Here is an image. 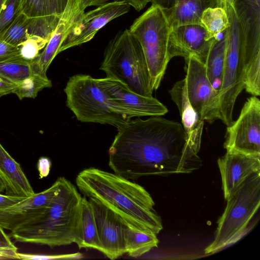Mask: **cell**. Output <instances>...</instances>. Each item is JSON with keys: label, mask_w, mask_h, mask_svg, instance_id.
I'll list each match as a JSON object with an SVG mask.
<instances>
[{"label": "cell", "mask_w": 260, "mask_h": 260, "mask_svg": "<svg viewBox=\"0 0 260 260\" xmlns=\"http://www.w3.org/2000/svg\"><path fill=\"white\" fill-rule=\"evenodd\" d=\"M108 153L113 173L131 180L188 174L202 162L182 125L160 116L137 117L118 127Z\"/></svg>", "instance_id": "1"}, {"label": "cell", "mask_w": 260, "mask_h": 260, "mask_svg": "<svg viewBox=\"0 0 260 260\" xmlns=\"http://www.w3.org/2000/svg\"><path fill=\"white\" fill-rule=\"evenodd\" d=\"M76 183L84 196L100 201L126 223L155 235L162 229L153 199L137 183L114 173L90 167L78 174Z\"/></svg>", "instance_id": "2"}, {"label": "cell", "mask_w": 260, "mask_h": 260, "mask_svg": "<svg viewBox=\"0 0 260 260\" xmlns=\"http://www.w3.org/2000/svg\"><path fill=\"white\" fill-rule=\"evenodd\" d=\"M59 179V190L45 211L31 223L10 232L16 241L51 248L74 243L82 197L67 178Z\"/></svg>", "instance_id": "3"}, {"label": "cell", "mask_w": 260, "mask_h": 260, "mask_svg": "<svg viewBox=\"0 0 260 260\" xmlns=\"http://www.w3.org/2000/svg\"><path fill=\"white\" fill-rule=\"evenodd\" d=\"M64 91L67 106L82 122L110 124L117 128L135 116L120 107L88 75L70 77Z\"/></svg>", "instance_id": "4"}, {"label": "cell", "mask_w": 260, "mask_h": 260, "mask_svg": "<svg viewBox=\"0 0 260 260\" xmlns=\"http://www.w3.org/2000/svg\"><path fill=\"white\" fill-rule=\"evenodd\" d=\"M100 70L133 91L152 96L151 78L146 59L137 39L128 29L119 31L108 44Z\"/></svg>", "instance_id": "5"}, {"label": "cell", "mask_w": 260, "mask_h": 260, "mask_svg": "<svg viewBox=\"0 0 260 260\" xmlns=\"http://www.w3.org/2000/svg\"><path fill=\"white\" fill-rule=\"evenodd\" d=\"M227 204L217 221L213 241L205 254L216 252L240 240L260 205V171L248 177L226 200Z\"/></svg>", "instance_id": "6"}, {"label": "cell", "mask_w": 260, "mask_h": 260, "mask_svg": "<svg viewBox=\"0 0 260 260\" xmlns=\"http://www.w3.org/2000/svg\"><path fill=\"white\" fill-rule=\"evenodd\" d=\"M129 31L137 39L142 48L148 70L152 88L157 90L170 61L168 40L171 27L162 11L151 6L137 18Z\"/></svg>", "instance_id": "7"}, {"label": "cell", "mask_w": 260, "mask_h": 260, "mask_svg": "<svg viewBox=\"0 0 260 260\" xmlns=\"http://www.w3.org/2000/svg\"><path fill=\"white\" fill-rule=\"evenodd\" d=\"M230 25L226 29V43L222 83L218 98V119L226 125L233 122V112L239 94L244 89V66L235 9L227 12Z\"/></svg>", "instance_id": "8"}, {"label": "cell", "mask_w": 260, "mask_h": 260, "mask_svg": "<svg viewBox=\"0 0 260 260\" xmlns=\"http://www.w3.org/2000/svg\"><path fill=\"white\" fill-rule=\"evenodd\" d=\"M244 66V82L260 83V0H235Z\"/></svg>", "instance_id": "9"}, {"label": "cell", "mask_w": 260, "mask_h": 260, "mask_svg": "<svg viewBox=\"0 0 260 260\" xmlns=\"http://www.w3.org/2000/svg\"><path fill=\"white\" fill-rule=\"evenodd\" d=\"M226 151L260 156V101L255 96L244 103L236 121L227 126Z\"/></svg>", "instance_id": "10"}, {"label": "cell", "mask_w": 260, "mask_h": 260, "mask_svg": "<svg viewBox=\"0 0 260 260\" xmlns=\"http://www.w3.org/2000/svg\"><path fill=\"white\" fill-rule=\"evenodd\" d=\"M185 60L188 100L200 119L212 123L218 119V92L211 85L205 64L193 56Z\"/></svg>", "instance_id": "11"}, {"label": "cell", "mask_w": 260, "mask_h": 260, "mask_svg": "<svg viewBox=\"0 0 260 260\" xmlns=\"http://www.w3.org/2000/svg\"><path fill=\"white\" fill-rule=\"evenodd\" d=\"M131 7L125 0L115 1L84 12L73 25L59 52L90 41L109 22L126 14Z\"/></svg>", "instance_id": "12"}, {"label": "cell", "mask_w": 260, "mask_h": 260, "mask_svg": "<svg viewBox=\"0 0 260 260\" xmlns=\"http://www.w3.org/2000/svg\"><path fill=\"white\" fill-rule=\"evenodd\" d=\"M59 178L48 188L0 210V225L10 232L28 224L40 216L59 189Z\"/></svg>", "instance_id": "13"}, {"label": "cell", "mask_w": 260, "mask_h": 260, "mask_svg": "<svg viewBox=\"0 0 260 260\" xmlns=\"http://www.w3.org/2000/svg\"><path fill=\"white\" fill-rule=\"evenodd\" d=\"M96 81L110 98L135 117L160 116L168 112L167 108L156 99L139 94L115 79L106 77L96 79Z\"/></svg>", "instance_id": "14"}, {"label": "cell", "mask_w": 260, "mask_h": 260, "mask_svg": "<svg viewBox=\"0 0 260 260\" xmlns=\"http://www.w3.org/2000/svg\"><path fill=\"white\" fill-rule=\"evenodd\" d=\"M93 209L101 252L110 259H115L126 253L124 240V222L112 210L100 201L89 198Z\"/></svg>", "instance_id": "15"}, {"label": "cell", "mask_w": 260, "mask_h": 260, "mask_svg": "<svg viewBox=\"0 0 260 260\" xmlns=\"http://www.w3.org/2000/svg\"><path fill=\"white\" fill-rule=\"evenodd\" d=\"M214 38H210L200 24H187L171 29L168 40L170 59L176 56L184 59L193 56L205 63Z\"/></svg>", "instance_id": "16"}, {"label": "cell", "mask_w": 260, "mask_h": 260, "mask_svg": "<svg viewBox=\"0 0 260 260\" xmlns=\"http://www.w3.org/2000/svg\"><path fill=\"white\" fill-rule=\"evenodd\" d=\"M217 164L225 200L254 173L260 171V156L226 151L218 158Z\"/></svg>", "instance_id": "17"}, {"label": "cell", "mask_w": 260, "mask_h": 260, "mask_svg": "<svg viewBox=\"0 0 260 260\" xmlns=\"http://www.w3.org/2000/svg\"><path fill=\"white\" fill-rule=\"evenodd\" d=\"M85 12L81 0H69L66 9L43 51L31 62L34 73L46 75L55 57L59 53L61 44L71 31L76 21Z\"/></svg>", "instance_id": "18"}, {"label": "cell", "mask_w": 260, "mask_h": 260, "mask_svg": "<svg viewBox=\"0 0 260 260\" xmlns=\"http://www.w3.org/2000/svg\"><path fill=\"white\" fill-rule=\"evenodd\" d=\"M163 12L171 29L187 24H200L203 11L217 6V0H147Z\"/></svg>", "instance_id": "19"}, {"label": "cell", "mask_w": 260, "mask_h": 260, "mask_svg": "<svg viewBox=\"0 0 260 260\" xmlns=\"http://www.w3.org/2000/svg\"><path fill=\"white\" fill-rule=\"evenodd\" d=\"M169 92L179 110L188 142L199 151L204 121L200 119L188 100L185 78L176 82Z\"/></svg>", "instance_id": "20"}, {"label": "cell", "mask_w": 260, "mask_h": 260, "mask_svg": "<svg viewBox=\"0 0 260 260\" xmlns=\"http://www.w3.org/2000/svg\"><path fill=\"white\" fill-rule=\"evenodd\" d=\"M0 179L5 194L26 198L35 193L21 166L0 143Z\"/></svg>", "instance_id": "21"}, {"label": "cell", "mask_w": 260, "mask_h": 260, "mask_svg": "<svg viewBox=\"0 0 260 260\" xmlns=\"http://www.w3.org/2000/svg\"><path fill=\"white\" fill-rule=\"evenodd\" d=\"M74 243L80 249L101 250V244L93 209L88 200L85 196L82 197L81 201Z\"/></svg>", "instance_id": "22"}, {"label": "cell", "mask_w": 260, "mask_h": 260, "mask_svg": "<svg viewBox=\"0 0 260 260\" xmlns=\"http://www.w3.org/2000/svg\"><path fill=\"white\" fill-rule=\"evenodd\" d=\"M123 233L126 253L131 257H140L158 246L159 240L156 235L142 231L124 222Z\"/></svg>", "instance_id": "23"}, {"label": "cell", "mask_w": 260, "mask_h": 260, "mask_svg": "<svg viewBox=\"0 0 260 260\" xmlns=\"http://www.w3.org/2000/svg\"><path fill=\"white\" fill-rule=\"evenodd\" d=\"M69 0H20L17 14L28 18L49 17L60 19Z\"/></svg>", "instance_id": "24"}, {"label": "cell", "mask_w": 260, "mask_h": 260, "mask_svg": "<svg viewBox=\"0 0 260 260\" xmlns=\"http://www.w3.org/2000/svg\"><path fill=\"white\" fill-rule=\"evenodd\" d=\"M226 31H223L222 37L214 39L205 63L207 76L211 82L214 78L222 80L225 60Z\"/></svg>", "instance_id": "25"}, {"label": "cell", "mask_w": 260, "mask_h": 260, "mask_svg": "<svg viewBox=\"0 0 260 260\" xmlns=\"http://www.w3.org/2000/svg\"><path fill=\"white\" fill-rule=\"evenodd\" d=\"M201 23L210 38H216L230 25L226 11L219 7L205 9L201 16Z\"/></svg>", "instance_id": "26"}, {"label": "cell", "mask_w": 260, "mask_h": 260, "mask_svg": "<svg viewBox=\"0 0 260 260\" xmlns=\"http://www.w3.org/2000/svg\"><path fill=\"white\" fill-rule=\"evenodd\" d=\"M34 74L31 62L19 55L0 61V76L19 84Z\"/></svg>", "instance_id": "27"}, {"label": "cell", "mask_w": 260, "mask_h": 260, "mask_svg": "<svg viewBox=\"0 0 260 260\" xmlns=\"http://www.w3.org/2000/svg\"><path fill=\"white\" fill-rule=\"evenodd\" d=\"M51 86L52 82L46 75L34 73L20 82L13 93L16 94L20 100L25 98L34 99L40 91Z\"/></svg>", "instance_id": "28"}, {"label": "cell", "mask_w": 260, "mask_h": 260, "mask_svg": "<svg viewBox=\"0 0 260 260\" xmlns=\"http://www.w3.org/2000/svg\"><path fill=\"white\" fill-rule=\"evenodd\" d=\"M28 18L22 13L17 14L8 26L0 33V40L18 46L27 39Z\"/></svg>", "instance_id": "29"}, {"label": "cell", "mask_w": 260, "mask_h": 260, "mask_svg": "<svg viewBox=\"0 0 260 260\" xmlns=\"http://www.w3.org/2000/svg\"><path fill=\"white\" fill-rule=\"evenodd\" d=\"M59 20L49 17L28 18L27 37L35 36L49 41Z\"/></svg>", "instance_id": "30"}, {"label": "cell", "mask_w": 260, "mask_h": 260, "mask_svg": "<svg viewBox=\"0 0 260 260\" xmlns=\"http://www.w3.org/2000/svg\"><path fill=\"white\" fill-rule=\"evenodd\" d=\"M48 42L39 37L27 36V39L17 46L19 55L24 60L31 62L38 56L40 51L45 47Z\"/></svg>", "instance_id": "31"}, {"label": "cell", "mask_w": 260, "mask_h": 260, "mask_svg": "<svg viewBox=\"0 0 260 260\" xmlns=\"http://www.w3.org/2000/svg\"><path fill=\"white\" fill-rule=\"evenodd\" d=\"M20 0H7L0 11V33L6 29L17 15Z\"/></svg>", "instance_id": "32"}, {"label": "cell", "mask_w": 260, "mask_h": 260, "mask_svg": "<svg viewBox=\"0 0 260 260\" xmlns=\"http://www.w3.org/2000/svg\"><path fill=\"white\" fill-rule=\"evenodd\" d=\"M19 259L26 260H45L57 259H81L83 255L79 252L58 255L22 253L18 252Z\"/></svg>", "instance_id": "33"}, {"label": "cell", "mask_w": 260, "mask_h": 260, "mask_svg": "<svg viewBox=\"0 0 260 260\" xmlns=\"http://www.w3.org/2000/svg\"><path fill=\"white\" fill-rule=\"evenodd\" d=\"M19 55L17 46L0 40V61Z\"/></svg>", "instance_id": "34"}, {"label": "cell", "mask_w": 260, "mask_h": 260, "mask_svg": "<svg viewBox=\"0 0 260 260\" xmlns=\"http://www.w3.org/2000/svg\"><path fill=\"white\" fill-rule=\"evenodd\" d=\"M18 86V84L0 76V97L13 93Z\"/></svg>", "instance_id": "35"}, {"label": "cell", "mask_w": 260, "mask_h": 260, "mask_svg": "<svg viewBox=\"0 0 260 260\" xmlns=\"http://www.w3.org/2000/svg\"><path fill=\"white\" fill-rule=\"evenodd\" d=\"M51 167V161L49 158L41 157L39 158L37 164V168L41 179L46 177L49 175Z\"/></svg>", "instance_id": "36"}, {"label": "cell", "mask_w": 260, "mask_h": 260, "mask_svg": "<svg viewBox=\"0 0 260 260\" xmlns=\"http://www.w3.org/2000/svg\"><path fill=\"white\" fill-rule=\"evenodd\" d=\"M25 198L0 194V210L7 208Z\"/></svg>", "instance_id": "37"}, {"label": "cell", "mask_w": 260, "mask_h": 260, "mask_svg": "<svg viewBox=\"0 0 260 260\" xmlns=\"http://www.w3.org/2000/svg\"><path fill=\"white\" fill-rule=\"evenodd\" d=\"M19 259L17 247H0V259Z\"/></svg>", "instance_id": "38"}, {"label": "cell", "mask_w": 260, "mask_h": 260, "mask_svg": "<svg viewBox=\"0 0 260 260\" xmlns=\"http://www.w3.org/2000/svg\"><path fill=\"white\" fill-rule=\"evenodd\" d=\"M0 247L16 248L9 236L4 232V229L0 225Z\"/></svg>", "instance_id": "39"}, {"label": "cell", "mask_w": 260, "mask_h": 260, "mask_svg": "<svg viewBox=\"0 0 260 260\" xmlns=\"http://www.w3.org/2000/svg\"><path fill=\"white\" fill-rule=\"evenodd\" d=\"M107 2L106 0H81V7L83 10L90 6H100L103 5Z\"/></svg>", "instance_id": "40"}, {"label": "cell", "mask_w": 260, "mask_h": 260, "mask_svg": "<svg viewBox=\"0 0 260 260\" xmlns=\"http://www.w3.org/2000/svg\"><path fill=\"white\" fill-rule=\"evenodd\" d=\"M136 10H142L148 3L147 0H125Z\"/></svg>", "instance_id": "41"}, {"label": "cell", "mask_w": 260, "mask_h": 260, "mask_svg": "<svg viewBox=\"0 0 260 260\" xmlns=\"http://www.w3.org/2000/svg\"><path fill=\"white\" fill-rule=\"evenodd\" d=\"M222 80L219 78H214L211 82V85L213 89L219 93L222 86Z\"/></svg>", "instance_id": "42"}, {"label": "cell", "mask_w": 260, "mask_h": 260, "mask_svg": "<svg viewBox=\"0 0 260 260\" xmlns=\"http://www.w3.org/2000/svg\"><path fill=\"white\" fill-rule=\"evenodd\" d=\"M4 190H5L4 185L2 180L0 179V192H3Z\"/></svg>", "instance_id": "43"}, {"label": "cell", "mask_w": 260, "mask_h": 260, "mask_svg": "<svg viewBox=\"0 0 260 260\" xmlns=\"http://www.w3.org/2000/svg\"><path fill=\"white\" fill-rule=\"evenodd\" d=\"M223 0H217V6L221 8L223 7Z\"/></svg>", "instance_id": "44"}, {"label": "cell", "mask_w": 260, "mask_h": 260, "mask_svg": "<svg viewBox=\"0 0 260 260\" xmlns=\"http://www.w3.org/2000/svg\"><path fill=\"white\" fill-rule=\"evenodd\" d=\"M7 0H0V11L4 6Z\"/></svg>", "instance_id": "45"}, {"label": "cell", "mask_w": 260, "mask_h": 260, "mask_svg": "<svg viewBox=\"0 0 260 260\" xmlns=\"http://www.w3.org/2000/svg\"><path fill=\"white\" fill-rule=\"evenodd\" d=\"M107 2H108L109 0H106Z\"/></svg>", "instance_id": "46"}]
</instances>
